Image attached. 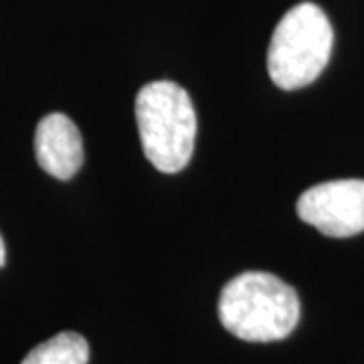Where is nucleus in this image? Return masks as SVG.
<instances>
[{
	"label": "nucleus",
	"mask_w": 364,
	"mask_h": 364,
	"mask_svg": "<svg viewBox=\"0 0 364 364\" xmlns=\"http://www.w3.org/2000/svg\"><path fill=\"white\" fill-rule=\"evenodd\" d=\"M219 318L237 338L275 342L298 326L299 298L294 287L273 273L245 272L223 287Z\"/></svg>",
	"instance_id": "nucleus-1"
},
{
	"label": "nucleus",
	"mask_w": 364,
	"mask_h": 364,
	"mask_svg": "<svg viewBox=\"0 0 364 364\" xmlns=\"http://www.w3.org/2000/svg\"><path fill=\"white\" fill-rule=\"evenodd\" d=\"M136 122L144 154L160 172H181L193 158L195 105L186 90L172 81H152L136 95Z\"/></svg>",
	"instance_id": "nucleus-2"
},
{
	"label": "nucleus",
	"mask_w": 364,
	"mask_h": 364,
	"mask_svg": "<svg viewBox=\"0 0 364 364\" xmlns=\"http://www.w3.org/2000/svg\"><path fill=\"white\" fill-rule=\"evenodd\" d=\"M334 31L314 2H299L277 23L267 51V71L279 90H299L320 77L330 61Z\"/></svg>",
	"instance_id": "nucleus-3"
},
{
	"label": "nucleus",
	"mask_w": 364,
	"mask_h": 364,
	"mask_svg": "<svg viewBox=\"0 0 364 364\" xmlns=\"http://www.w3.org/2000/svg\"><path fill=\"white\" fill-rule=\"evenodd\" d=\"M298 217L328 237L364 231V181H328L308 188L298 200Z\"/></svg>",
	"instance_id": "nucleus-4"
},
{
	"label": "nucleus",
	"mask_w": 364,
	"mask_h": 364,
	"mask_svg": "<svg viewBox=\"0 0 364 364\" xmlns=\"http://www.w3.org/2000/svg\"><path fill=\"white\" fill-rule=\"evenodd\" d=\"M35 156L53 178H73L83 164L81 132L65 114L45 116L35 132Z\"/></svg>",
	"instance_id": "nucleus-5"
},
{
	"label": "nucleus",
	"mask_w": 364,
	"mask_h": 364,
	"mask_svg": "<svg viewBox=\"0 0 364 364\" xmlns=\"http://www.w3.org/2000/svg\"><path fill=\"white\" fill-rule=\"evenodd\" d=\"M90 344L77 332H59L41 342L21 364H87Z\"/></svg>",
	"instance_id": "nucleus-6"
},
{
	"label": "nucleus",
	"mask_w": 364,
	"mask_h": 364,
	"mask_svg": "<svg viewBox=\"0 0 364 364\" xmlns=\"http://www.w3.org/2000/svg\"><path fill=\"white\" fill-rule=\"evenodd\" d=\"M4 259H6V249H4V241L0 237V267L4 265Z\"/></svg>",
	"instance_id": "nucleus-7"
}]
</instances>
